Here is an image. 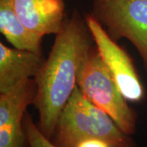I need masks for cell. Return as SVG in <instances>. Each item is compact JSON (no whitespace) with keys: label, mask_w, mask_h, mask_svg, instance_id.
<instances>
[{"label":"cell","mask_w":147,"mask_h":147,"mask_svg":"<svg viewBox=\"0 0 147 147\" xmlns=\"http://www.w3.org/2000/svg\"><path fill=\"white\" fill-rule=\"evenodd\" d=\"M0 31L14 47L42 53L43 37L30 31L16 16L11 0H0Z\"/></svg>","instance_id":"obj_8"},{"label":"cell","mask_w":147,"mask_h":147,"mask_svg":"<svg viewBox=\"0 0 147 147\" xmlns=\"http://www.w3.org/2000/svg\"><path fill=\"white\" fill-rule=\"evenodd\" d=\"M23 126L28 147H59L42 133L27 112L24 117Z\"/></svg>","instance_id":"obj_10"},{"label":"cell","mask_w":147,"mask_h":147,"mask_svg":"<svg viewBox=\"0 0 147 147\" xmlns=\"http://www.w3.org/2000/svg\"><path fill=\"white\" fill-rule=\"evenodd\" d=\"M94 1H96V0H94Z\"/></svg>","instance_id":"obj_12"},{"label":"cell","mask_w":147,"mask_h":147,"mask_svg":"<svg viewBox=\"0 0 147 147\" xmlns=\"http://www.w3.org/2000/svg\"><path fill=\"white\" fill-rule=\"evenodd\" d=\"M44 61L42 53L11 48L0 42V93L26 79H34Z\"/></svg>","instance_id":"obj_7"},{"label":"cell","mask_w":147,"mask_h":147,"mask_svg":"<svg viewBox=\"0 0 147 147\" xmlns=\"http://www.w3.org/2000/svg\"><path fill=\"white\" fill-rule=\"evenodd\" d=\"M53 142L59 147H74L84 139L97 138L111 147H136L104 110L92 104L76 86L59 117Z\"/></svg>","instance_id":"obj_2"},{"label":"cell","mask_w":147,"mask_h":147,"mask_svg":"<svg viewBox=\"0 0 147 147\" xmlns=\"http://www.w3.org/2000/svg\"><path fill=\"white\" fill-rule=\"evenodd\" d=\"M93 15L114 39L137 48L147 74V0H96Z\"/></svg>","instance_id":"obj_4"},{"label":"cell","mask_w":147,"mask_h":147,"mask_svg":"<svg viewBox=\"0 0 147 147\" xmlns=\"http://www.w3.org/2000/svg\"><path fill=\"white\" fill-rule=\"evenodd\" d=\"M86 24L96 47L121 92L129 102H140L145 89L131 57L110 36L105 27L93 15H84Z\"/></svg>","instance_id":"obj_5"},{"label":"cell","mask_w":147,"mask_h":147,"mask_svg":"<svg viewBox=\"0 0 147 147\" xmlns=\"http://www.w3.org/2000/svg\"><path fill=\"white\" fill-rule=\"evenodd\" d=\"M93 38L84 17L74 11L56 34L47 60L34 78L38 127L52 139L65 105L77 86L79 69L92 47Z\"/></svg>","instance_id":"obj_1"},{"label":"cell","mask_w":147,"mask_h":147,"mask_svg":"<svg viewBox=\"0 0 147 147\" xmlns=\"http://www.w3.org/2000/svg\"><path fill=\"white\" fill-rule=\"evenodd\" d=\"M77 86L92 104L108 114L124 133L129 136L135 133L137 112L128 105L129 101L121 92L96 47L92 46L81 65Z\"/></svg>","instance_id":"obj_3"},{"label":"cell","mask_w":147,"mask_h":147,"mask_svg":"<svg viewBox=\"0 0 147 147\" xmlns=\"http://www.w3.org/2000/svg\"><path fill=\"white\" fill-rule=\"evenodd\" d=\"M16 16L30 31L57 34L65 22L63 0H11Z\"/></svg>","instance_id":"obj_6"},{"label":"cell","mask_w":147,"mask_h":147,"mask_svg":"<svg viewBox=\"0 0 147 147\" xmlns=\"http://www.w3.org/2000/svg\"><path fill=\"white\" fill-rule=\"evenodd\" d=\"M37 84L34 79H28L16 84L7 92L0 93V125L11 119L23 117L28 105L34 103Z\"/></svg>","instance_id":"obj_9"},{"label":"cell","mask_w":147,"mask_h":147,"mask_svg":"<svg viewBox=\"0 0 147 147\" xmlns=\"http://www.w3.org/2000/svg\"><path fill=\"white\" fill-rule=\"evenodd\" d=\"M74 147H111L110 145L104 140L97 138L84 139L76 144Z\"/></svg>","instance_id":"obj_11"}]
</instances>
